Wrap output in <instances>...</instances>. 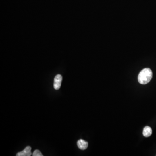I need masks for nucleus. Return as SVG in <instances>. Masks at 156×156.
<instances>
[{
	"instance_id": "obj_1",
	"label": "nucleus",
	"mask_w": 156,
	"mask_h": 156,
	"mask_svg": "<svg viewBox=\"0 0 156 156\" xmlns=\"http://www.w3.org/2000/svg\"><path fill=\"white\" fill-rule=\"evenodd\" d=\"M152 71L150 68H145L141 71L138 76V80L140 84L145 85L150 82L152 78Z\"/></svg>"
},
{
	"instance_id": "obj_6",
	"label": "nucleus",
	"mask_w": 156,
	"mask_h": 156,
	"mask_svg": "<svg viewBox=\"0 0 156 156\" xmlns=\"http://www.w3.org/2000/svg\"><path fill=\"white\" fill-rule=\"evenodd\" d=\"M33 156H43L42 153L39 150H36L33 153Z\"/></svg>"
},
{
	"instance_id": "obj_5",
	"label": "nucleus",
	"mask_w": 156,
	"mask_h": 156,
	"mask_svg": "<svg viewBox=\"0 0 156 156\" xmlns=\"http://www.w3.org/2000/svg\"><path fill=\"white\" fill-rule=\"evenodd\" d=\"M152 133V130L151 128L149 126H146L144 128L143 130V134L144 137H149L151 135Z\"/></svg>"
},
{
	"instance_id": "obj_3",
	"label": "nucleus",
	"mask_w": 156,
	"mask_h": 156,
	"mask_svg": "<svg viewBox=\"0 0 156 156\" xmlns=\"http://www.w3.org/2000/svg\"><path fill=\"white\" fill-rule=\"evenodd\" d=\"M31 147L30 146H28L22 151L16 154L17 156H30L32 154L31 153Z\"/></svg>"
},
{
	"instance_id": "obj_2",
	"label": "nucleus",
	"mask_w": 156,
	"mask_h": 156,
	"mask_svg": "<svg viewBox=\"0 0 156 156\" xmlns=\"http://www.w3.org/2000/svg\"><path fill=\"white\" fill-rule=\"evenodd\" d=\"M63 77L60 74H58L55 76L53 83V87L56 90H59L61 87Z\"/></svg>"
},
{
	"instance_id": "obj_4",
	"label": "nucleus",
	"mask_w": 156,
	"mask_h": 156,
	"mask_svg": "<svg viewBox=\"0 0 156 156\" xmlns=\"http://www.w3.org/2000/svg\"><path fill=\"white\" fill-rule=\"evenodd\" d=\"M88 142L83 140L80 139L77 141V146L80 149L85 150L88 147Z\"/></svg>"
}]
</instances>
